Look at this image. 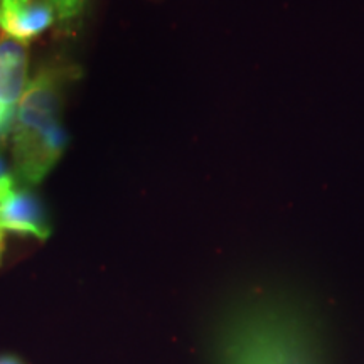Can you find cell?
I'll list each match as a JSON object with an SVG mask.
<instances>
[{"mask_svg": "<svg viewBox=\"0 0 364 364\" xmlns=\"http://www.w3.org/2000/svg\"><path fill=\"white\" fill-rule=\"evenodd\" d=\"M75 71L65 63L41 66L29 81L12 124L14 177L26 188L41 184L66 147L63 97Z\"/></svg>", "mask_w": 364, "mask_h": 364, "instance_id": "1", "label": "cell"}, {"mask_svg": "<svg viewBox=\"0 0 364 364\" xmlns=\"http://www.w3.org/2000/svg\"><path fill=\"white\" fill-rule=\"evenodd\" d=\"M299 332L282 309L255 307L228 331L223 364H314Z\"/></svg>", "mask_w": 364, "mask_h": 364, "instance_id": "2", "label": "cell"}, {"mask_svg": "<svg viewBox=\"0 0 364 364\" xmlns=\"http://www.w3.org/2000/svg\"><path fill=\"white\" fill-rule=\"evenodd\" d=\"M0 228L38 240H48L51 235L43 204L11 174L0 179Z\"/></svg>", "mask_w": 364, "mask_h": 364, "instance_id": "3", "label": "cell"}, {"mask_svg": "<svg viewBox=\"0 0 364 364\" xmlns=\"http://www.w3.org/2000/svg\"><path fill=\"white\" fill-rule=\"evenodd\" d=\"M56 21L51 0H0V33L29 43Z\"/></svg>", "mask_w": 364, "mask_h": 364, "instance_id": "4", "label": "cell"}, {"mask_svg": "<svg viewBox=\"0 0 364 364\" xmlns=\"http://www.w3.org/2000/svg\"><path fill=\"white\" fill-rule=\"evenodd\" d=\"M27 44L0 33V105L16 113L29 85Z\"/></svg>", "mask_w": 364, "mask_h": 364, "instance_id": "5", "label": "cell"}, {"mask_svg": "<svg viewBox=\"0 0 364 364\" xmlns=\"http://www.w3.org/2000/svg\"><path fill=\"white\" fill-rule=\"evenodd\" d=\"M56 17L61 22L75 21L83 12L86 0H51Z\"/></svg>", "mask_w": 364, "mask_h": 364, "instance_id": "6", "label": "cell"}, {"mask_svg": "<svg viewBox=\"0 0 364 364\" xmlns=\"http://www.w3.org/2000/svg\"><path fill=\"white\" fill-rule=\"evenodd\" d=\"M14 117H16V113L7 110L6 107H2V105H0V139H4L7 132L12 129Z\"/></svg>", "mask_w": 364, "mask_h": 364, "instance_id": "7", "label": "cell"}, {"mask_svg": "<svg viewBox=\"0 0 364 364\" xmlns=\"http://www.w3.org/2000/svg\"><path fill=\"white\" fill-rule=\"evenodd\" d=\"M0 364H22L16 356H0Z\"/></svg>", "mask_w": 364, "mask_h": 364, "instance_id": "8", "label": "cell"}, {"mask_svg": "<svg viewBox=\"0 0 364 364\" xmlns=\"http://www.w3.org/2000/svg\"><path fill=\"white\" fill-rule=\"evenodd\" d=\"M6 174H7V172H6V162H4L2 156H0V179H2V177Z\"/></svg>", "mask_w": 364, "mask_h": 364, "instance_id": "9", "label": "cell"}, {"mask_svg": "<svg viewBox=\"0 0 364 364\" xmlns=\"http://www.w3.org/2000/svg\"><path fill=\"white\" fill-rule=\"evenodd\" d=\"M2 252H4V230L0 228V257H2Z\"/></svg>", "mask_w": 364, "mask_h": 364, "instance_id": "10", "label": "cell"}]
</instances>
